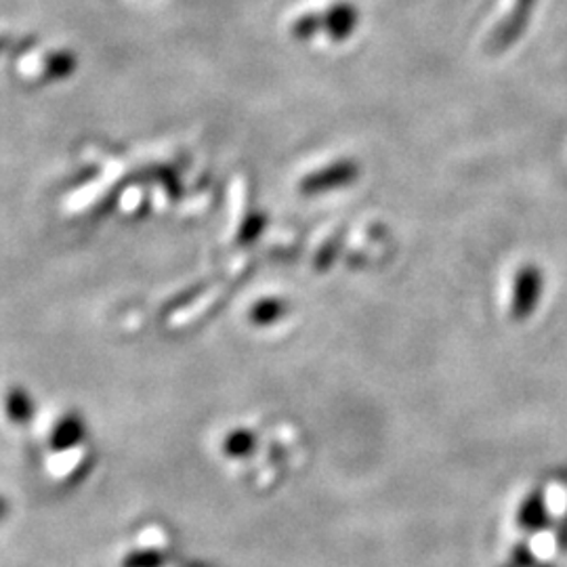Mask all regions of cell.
Segmentation results:
<instances>
[{
    "instance_id": "obj_1",
    "label": "cell",
    "mask_w": 567,
    "mask_h": 567,
    "mask_svg": "<svg viewBox=\"0 0 567 567\" xmlns=\"http://www.w3.org/2000/svg\"><path fill=\"white\" fill-rule=\"evenodd\" d=\"M541 293H543L541 272L532 265L523 268L515 284V301H513L515 318H525L527 314H532V309L536 307V301L541 298Z\"/></svg>"
},
{
    "instance_id": "obj_2",
    "label": "cell",
    "mask_w": 567,
    "mask_h": 567,
    "mask_svg": "<svg viewBox=\"0 0 567 567\" xmlns=\"http://www.w3.org/2000/svg\"><path fill=\"white\" fill-rule=\"evenodd\" d=\"M534 4H536V0H517L515 11L511 13V18L506 22L500 25L494 39H492L494 48H506L520 39L523 28L530 22V13H532Z\"/></svg>"
}]
</instances>
